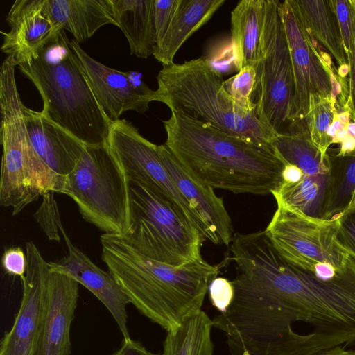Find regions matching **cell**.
Listing matches in <instances>:
<instances>
[{"instance_id":"cell-1","label":"cell","mask_w":355,"mask_h":355,"mask_svg":"<svg viewBox=\"0 0 355 355\" xmlns=\"http://www.w3.org/2000/svg\"><path fill=\"white\" fill-rule=\"evenodd\" d=\"M236 284L267 308L311 324L340 345L355 342V259L324 281L286 261L264 230L250 233L234 254Z\"/></svg>"},{"instance_id":"cell-2","label":"cell","mask_w":355,"mask_h":355,"mask_svg":"<svg viewBox=\"0 0 355 355\" xmlns=\"http://www.w3.org/2000/svg\"><path fill=\"white\" fill-rule=\"evenodd\" d=\"M165 145L193 177L213 189L267 195L282 182L286 162L268 150L186 113L171 110L163 121Z\"/></svg>"},{"instance_id":"cell-3","label":"cell","mask_w":355,"mask_h":355,"mask_svg":"<svg viewBox=\"0 0 355 355\" xmlns=\"http://www.w3.org/2000/svg\"><path fill=\"white\" fill-rule=\"evenodd\" d=\"M102 259L130 303L144 316L170 331L202 310L218 267L202 257L180 266L150 259L121 235L103 234Z\"/></svg>"},{"instance_id":"cell-4","label":"cell","mask_w":355,"mask_h":355,"mask_svg":"<svg viewBox=\"0 0 355 355\" xmlns=\"http://www.w3.org/2000/svg\"><path fill=\"white\" fill-rule=\"evenodd\" d=\"M64 30L17 67L39 92L42 112L86 146L107 141L111 123L98 104Z\"/></svg>"},{"instance_id":"cell-5","label":"cell","mask_w":355,"mask_h":355,"mask_svg":"<svg viewBox=\"0 0 355 355\" xmlns=\"http://www.w3.org/2000/svg\"><path fill=\"white\" fill-rule=\"evenodd\" d=\"M156 101L199 119L227 134L275 150L277 134L239 107L223 87L220 72L201 57L162 65L157 76Z\"/></svg>"},{"instance_id":"cell-6","label":"cell","mask_w":355,"mask_h":355,"mask_svg":"<svg viewBox=\"0 0 355 355\" xmlns=\"http://www.w3.org/2000/svg\"><path fill=\"white\" fill-rule=\"evenodd\" d=\"M15 66L0 69L1 144L3 154L0 178V205L12 207L17 215L46 193H55L61 175L40 157L31 143L16 80Z\"/></svg>"},{"instance_id":"cell-7","label":"cell","mask_w":355,"mask_h":355,"mask_svg":"<svg viewBox=\"0 0 355 355\" xmlns=\"http://www.w3.org/2000/svg\"><path fill=\"white\" fill-rule=\"evenodd\" d=\"M55 193L71 198L82 217L105 234L123 236L130 227V182L107 142L85 145Z\"/></svg>"},{"instance_id":"cell-8","label":"cell","mask_w":355,"mask_h":355,"mask_svg":"<svg viewBox=\"0 0 355 355\" xmlns=\"http://www.w3.org/2000/svg\"><path fill=\"white\" fill-rule=\"evenodd\" d=\"M130 182V223L122 236L153 260L180 266L201 257L206 240L173 202L135 181Z\"/></svg>"},{"instance_id":"cell-9","label":"cell","mask_w":355,"mask_h":355,"mask_svg":"<svg viewBox=\"0 0 355 355\" xmlns=\"http://www.w3.org/2000/svg\"><path fill=\"white\" fill-rule=\"evenodd\" d=\"M340 218H318L277 205L264 231L286 261L331 281L343 273L352 257L338 241Z\"/></svg>"},{"instance_id":"cell-10","label":"cell","mask_w":355,"mask_h":355,"mask_svg":"<svg viewBox=\"0 0 355 355\" xmlns=\"http://www.w3.org/2000/svg\"><path fill=\"white\" fill-rule=\"evenodd\" d=\"M280 1L265 0L261 37V60L257 66L259 119L276 134L284 132L293 121L294 78L282 21Z\"/></svg>"},{"instance_id":"cell-11","label":"cell","mask_w":355,"mask_h":355,"mask_svg":"<svg viewBox=\"0 0 355 355\" xmlns=\"http://www.w3.org/2000/svg\"><path fill=\"white\" fill-rule=\"evenodd\" d=\"M280 13L289 47L294 78L293 121H303L321 100L347 101L348 87L334 72L331 59L322 55L291 0L280 2Z\"/></svg>"},{"instance_id":"cell-12","label":"cell","mask_w":355,"mask_h":355,"mask_svg":"<svg viewBox=\"0 0 355 355\" xmlns=\"http://www.w3.org/2000/svg\"><path fill=\"white\" fill-rule=\"evenodd\" d=\"M107 144L130 181L140 182L176 205L209 241L211 235L202 218L182 194L164 166L157 145L144 137L125 119L111 123Z\"/></svg>"},{"instance_id":"cell-13","label":"cell","mask_w":355,"mask_h":355,"mask_svg":"<svg viewBox=\"0 0 355 355\" xmlns=\"http://www.w3.org/2000/svg\"><path fill=\"white\" fill-rule=\"evenodd\" d=\"M81 69L94 96L107 120L112 123L125 112L144 114L156 101V90L151 89L137 73L112 69L87 54L79 43L70 42Z\"/></svg>"},{"instance_id":"cell-14","label":"cell","mask_w":355,"mask_h":355,"mask_svg":"<svg viewBox=\"0 0 355 355\" xmlns=\"http://www.w3.org/2000/svg\"><path fill=\"white\" fill-rule=\"evenodd\" d=\"M23 295L11 329L1 340L0 355H35L46 306L49 263L33 241L26 243Z\"/></svg>"},{"instance_id":"cell-15","label":"cell","mask_w":355,"mask_h":355,"mask_svg":"<svg viewBox=\"0 0 355 355\" xmlns=\"http://www.w3.org/2000/svg\"><path fill=\"white\" fill-rule=\"evenodd\" d=\"M6 19L10 28L1 32V50L12 57L17 66L37 57L63 29L51 18L46 0H16Z\"/></svg>"},{"instance_id":"cell-16","label":"cell","mask_w":355,"mask_h":355,"mask_svg":"<svg viewBox=\"0 0 355 355\" xmlns=\"http://www.w3.org/2000/svg\"><path fill=\"white\" fill-rule=\"evenodd\" d=\"M79 295L78 283L65 275L51 272L46 306L35 355H71V325Z\"/></svg>"},{"instance_id":"cell-17","label":"cell","mask_w":355,"mask_h":355,"mask_svg":"<svg viewBox=\"0 0 355 355\" xmlns=\"http://www.w3.org/2000/svg\"><path fill=\"white\" fill-rule=\"evenodd\" d=\"M64 241L69 254L57 261L49 262L50 272L69 276L87 288L111 313L123 339L130 338L126 311L130 302L126 295L109 271L94 263L69 238Z\"/></svg>"},{"instance_id":"cell-18","label":"cell","mask_w":355,"mask_h":355,"mask_svg":"<svg viewBox=\"0 0 355 355\" xmlns=\"http://www.w3.org/2000/svg\"><path fill=\"white\" fill-rule=\"evenodd\" d=\"M160 159L182 194L191 203L207 225L211 242L230 246L234 234L230 215L223 199L214 189L190 174L165 144L157 146Z\"/></svg>"},{"instance_id":"cell-19","label":"cell","mask_w":355,"mask_h":355,"mask_svg":"<svg viewBox=\"0 0 355 355\" xmlns=\"http://www.w3.org/2000/svg\"><path fill=\"white\" fill-rule=\"evenodd\" d=\"M23 112L28 135L37 155L58 175L69 174L85 145L42 111L24 105Z\"/></svg>"},{"instance_id":"cell-20","label":"cell","mask_w":355,"mask_h":355,"mask_svg":"<svg viewBox=\"0 0 355 355\" xmlns=\"http://www.w3.org/2000/svg\"><path fill=\"white\" fill-rule=\"evenodd\" d=\"M53 22L70 32L78 43L107 24L117 26L111 0H46Z\"/></svg>"},{"instance_id":"cell-21","label":"cell","mask_w":355,"mask_h":355,"mask_svg":"<svg viewBox=\"0 0 355 355\" xmlns=\"http://www.w3.org/2000/svg\"><path fill=\"white\" fill-rule=\"evenodd\" d=\"M265 0H241L231 12V49L234 66H257L261 60V37Z\"/></svg>"},{"instance_id":"cell-22","label":"cell","mask_w":355,"mask_h":355,"mask_svg":"<svg viewBox=\"0 0 355 355\" xmlns=\"http://www.w3.org/2000/svg\"><path fill=\"white\" fill-rule=\"evenodd\" d=\"M291 2L313 40L336 61L339 78L345 79L349 73V66L331 0H291Z\"/></svg>"},{"instance_id":"cell-23","label":"cell","mask_w":355,"mask_h":355,"mask_svg":"<svg viewBox=\"0 0 355 355\" xmlns=\"http://www.w3.org/2000/svg\"><path fill=\"white\" fill-rule=\"evenodd\" d=\"M225 0H181L165 36L155 46L153 56L162 65L173 63L182 44L211 18Z\"/></svg>"},{"instance_id":"cell-24","label":"cell","mask_w":355,"mask_h":355,"mask_svg":"<svg viewBox=\"0 0 355 355\" xmlns=\"http://www.w3.org/2000/svg\"><path fill=\"white\" fill-rule=\"evenodd\" d=\"M154 0H111L115 19L125 36L130 55L147 58L153 55Z\"/></svg>"},{"instance_id":"cell-25","label":"cell","mask_w":355,"mask_h":355,"mask_svg":"<svg viewBox=\"0 0 355 355\" xmlns=\"http://www.w3.org/2000/svg\"><path fill=\"white\" fill-rule=\"evenodd\" d=\"M274 146L286 163L297 166L304 175L331 173L329 155L324 157L313 144L304 120L293 121L284 132L277 134Z\"/></svg>"},{"instance_id":"cell-26","label":"cell","mask_w":355,"mask_h":355,"mask_svg":"<svg viewBox=\"0 0 355 355\" xmlns=\"http://www.w3.org/2000/svg\"><path fill=\"white\" fill-rule=\"evenodd\" d=\"M331 173L320 176L304 174L299 182L281 183L271 194L277 205L323 219L331 184Z\"/></svg>"},{"instance_id":"cell-27","label":"cell","mask_w":355,"mask_h":355,"mask_svg":"<svg viewBox=\"0 0 355 355\" xmlns=\"http://www.w3.org/2000/svg\"><path fill=\"white\" fill-rule=\"evenodd\" d=\"M212 320L202 310L167 331L162 355H213Z\"/></svg>"},{"instance_id":"cell-28","label":"cell","mask_w":355,"mask_h":355,"mask_svg":"<svg viewBox=\"0 0 355 355\" xmlns=\"http://www.w3.org/2000/svg\"><path fill=\"white\" fill-rule=\"evenodd\" d=\"M329 157L331 184L323 219L341 217L355 207V150Z\"/></svg>"},{"instance_id":"cell-29","label":"cell","mask_w":355,"mask_h":355,"mask_svg":"<svg viewBox=\"0 0 355 355\" xmlns=\"http://www.w3.org/2000/svg\"><path fill=\"white\" fill-rule=\"evenodd\" d=\"M337 114L335 101L321 100L309 108L304 119L311 139L324 157L327 156V150L333 144L328 130Z\"/></svg>"},{"instance_id":"cell-30","label":"cell","mask_w":355,"mask_h":355,"mask_svg":"<svg viewBox=\"0 0 355 355\" xmlns=\"http://www.w3.org/2000/svg\"><path fill=\"white\" fill-rule=\"evenodd\" d=\"M223 87L239 107L249 113L256 112L257 105L253 101L257 88L256 66L241 68L236 74L224 80Z\"/></svg>"},{"instance_id":"cell-31","label":"cell","mask_w":355,"mask_h":355,"mask_svg":"<svg viewBox=\"0 0 355 355\" xmlns=\"http://www.w3.org/2000/svg\"><path fill=\"white\" fill-rule=\"evenodd\" d=\"M42 196V202L35 213L34 218L49 240L59 241V227L62 223L57 203L53 198V192H47Z\"/></svg>"},{"instance_id":"cell-32","label":"cell","mask_w":355,"mask_h":355,"mask_svg":"<svg viewBox=\"0 0 355 355\" xmlns=\"http://www.w3.org/2000/svg\"><path fill=\"white\" fill-rule=\"evenodd\" d=\"M181 0H154L153 10V33L155 46L165 36Z\"/></svg>"},{"instance_id":"cell-33","label":"cell","mask_w":355,"mask_h":355,"mask_svg":"<svg viewBox=\"0 0 355 355\" xmlns=\"http://www.w3.org/2000/svg\"><path fill=\"white\" fill-rule=\"evenodd\" d=\"M341 33L347 60L353 46L354 0H331Z\"/></svg>"},{"instance_id":"cell-34","label":"cell","mask_w":355,"mask_h":355,"mask_svg":"<svg viewBox=\"0 0 355 355\" xmlns=\"http://www.w3.org/2000/svg\"><path fill=\"white\" fill-rule=\"evenodd\" d=\"M212 305L220 313H225L232 303L234 288L232 281L224 277H216L208 288Z\"/></svg>"},{"instance_id":"cell-35","label":"cell","mask_w":355,"mask_h":355,"mask_svg":"<svg viewBox=\"0 0 355 355\" xmlns=\"http://www.w3.org/2000/svg\"><path fill=\"white\" fill-rule=\"evenodd\" d=\"M5 272L12 276L22 279L26 271L27 257L19 247H12L6 250L1 259Z\"/></svg>"},{"instance_id":"cell-36","label":"cell","mask_w":355,"mask_h":355,"mask_svg":"<svg viewBox=\"0 0 355 355\" xmlns=\"http://www.w3.org/2000/svg\"><path fill=\"white\" fill-rule=\"evenodd\" d=\"M338 238L342 245L355 259V207L341 216Z\"/></svg>"},{"instance_id":"cell-37","label":"cell","mask_w":355,"mask_h":355,"mask_svg":"<svg viewBox=\"0 0 355 355\" xmlns=\"http://www.w3.org/2000/svg\"><path fill=\"white\" fill-rule=\"evenodd\" d=\"M349 66L347 105L353 122H355V0H354V31L353 46L350 56L347 59Z\"/></svg>"},{"instance_id":"cell-38","label":"cell","mask_w":355,"mask_h":355,"mask_svg":"<svg viewBox=\"0 0 355 355\" xmlns=\"http://www.w3.org/2000/svg\"><path fill=\"white\" fill-rule=\"evenodd\" d=\"M110 355H162L148 350L140 342L132 338L123 339L121 346Z\"/></svg>"},{"instance_id":"cell-39","label":"cell","mask_w":355,"mask_h":355,"mask_svg":"<svg viewBox=\"0 0 355 355\" xmlns=\"http://www.w3.org/2000/svg\"><path fill=\"white\" fill-rule=\"evenodd\" d=\"M303 176L304 173L299 167L294 164L286 163L282 173V183L294 184L299 182Z\"/></svg>"},{"instance_id":"cell-40","label":"cell","mask_w":355,"mask_h":355,"mask_svg":"<svg viewBox=\"0 0 355 355\" xmlns=\"http://www.w3.org/2000/svg\"><path fill=\"white\" fill-rule=\"evenodd\" d=\"M354 150H355V138L349 135L340 144V150L336 155L338 157L344 156Z\"/></svg>"},{"instance_id":"cell-41","label":"cell","mask_w":355,"mask_h":355,"mask_svg":"<svg viewBox=\"0 0 355 355\" xmlns=\"http://www.w3.org/2000/svg\"><path fill=\"white\" fill-rule=\"evenodd\" d=\"M353 350H348L340 345L331 349H325L313 355H351Z\"/></svg>"},{"instance_id":"cell-42","label":"cell","mask_w":355,"mask_h":355,"mask_svg":"<svg viewBox=\"0 0 355 355\" xmlns=\"http://www.w3.org/2000/svg\"><path fill=\"white\" fill-rule=\"evenodd\" d=\"M347 130L349 135L355 138V122H349L346 125Z\"/></svg>"},{"instance_id":"cell-43","label":"cell","mask_w":355,"mask_h":355,"mask_svg":"<svg viewBox=\"0 0 355 355\" xmlns=\"http://www.w3.org/2000/svg\"><path fill=\"white\" fill-rule=\"evenodd\" d=\"M351 355H355V350H353L352 353L351 354Z\"/></svg>"}]
</instances>
